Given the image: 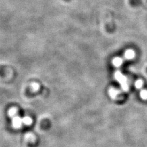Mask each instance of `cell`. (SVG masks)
Returning a JSON list of instances; mask_svg holds the SVG:
<instances>
[{"instance_id":"obj_6","label":"cell","mask_w":147,"mask_h":147,"mask_svg":"<svg viewBox=\"0 0 147 147\" xmlns=\"http://www.w3.org/2000/svg\"><path fill=\"white\" fill-rule=\"evenodd\" d=\"M136 86L137 87V88H140L143 85V82L141 80H138L136 82Z\"/></svg>"},{"instance_id":"obj_2","label":"cell","mask_w":147,"mask_h":147,"mask_svg":"<svg viewBox=\"0 0 147 147\" xmlns=\"http://www.w3.org/2000/svg\"><path fill=\"white\" fill-rule=\"evenodd\" d=\"M129 3L132 7H140L142 5V0H129Z\"/></svg>"},{"instance_id":"obj_7","label":"cell","mask_w":147,"mask_h":147,"mask_svg":"<svg viewBox=\"0 0 147 147\" xmlns=\"http://www.w3.org/2000/svg\"><path fill=\"white\" fill-rule=\"evenodd\" d=\"M109 92H110V96H111L112 98H114L115 96L117 95V91H116L115 90H114V89L110 90Z\"/></svg>"},{"instance_id":"obj_5","label":"cell","mask_w":147,"mask_h":147,"mask_svg":"<svg viewBox=\"0 0 147 147\" xmlns=\"http://www.w3.org/2000/svg\"><path fill=\"white\" fill-rule=\"evenodd\" d=\"M140 96L142 99H147V91L146 90H142L140 92Z\"/></svg>"},{"instance_id":"obj_8","label":"cell","mask_w":147,"mask_h":147,"mask_svg":"<svg viewBox=\"0 0 147 147\" xmlns=\"http://www.w3.org/2000/svg\"><path fill=\"white\" fill-rule=\"evenodd\" d=\"M64 1H67V2H69V1H72V0H64Z\"/></svg>"},{"instance_id":"obj_3","label":"cell","mask_w":147,"mask_h":147,"mask_svg":"<svg viewBox=\"0 0 147 147\" xmlns=\"http://www.w3.org/2000/svg\"><path fill=\"white\" fill-rule=\"evenodd\" d=\"M125 57L127 59H131L133 58L134 57V51H132V50H127V51L125 53Z\"/></svg>"},{"instance_id":"obj_4","label":"cell","mask_w":147,"mask_h":147,"mask_svg":"<svg viewBox=\"0 0 147 147\" xmlns=\"http://www.w3.org/2000/svg\"><path fill=\"white\" fill-rule=\"evenodd\" d=\"M123 63V60L121 58H116L113 60V63L115 66H119Z\"/></svg>"},{"instance_id":"obj_1","label":"cell","mask_w":147,"mask_h":147,"mask_svg":"<svg viewBox=\"0 0 147 147\" xmlns=\"http://www.w3.org/2000/svg\"><path fill=\"white\" fill-rule=\"evenodd\" d=\"M115 77L117 78V80H118L119 82L121 83L122 86L123 87V89L127 90L128 89V86L126 84V78L124 77L121 73L117 72L115 74Z\"/></svg>"}]
</instances>
